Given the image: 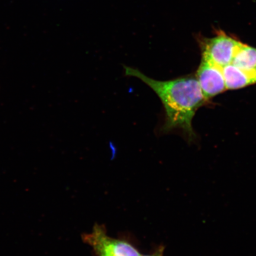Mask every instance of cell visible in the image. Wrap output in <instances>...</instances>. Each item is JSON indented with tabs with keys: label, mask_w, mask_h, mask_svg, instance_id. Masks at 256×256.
Wrapping results in <instances>:
<instances>
[{
	"label": "cell",
	"mask_w": 256,
	"mask_h": 256,
	"mask_svg": "<svg viewBox=\"0 0 256 256\" xmlns=\"http://www.w3.org/2000/svg\"><path fill=\"white\" fill-rule=\"evenodd\" d=\"M124 74L134 76L148 86L158 96L164 107V117L159 132L167 134L180 131L188 142L196 138L192 120L204 98L196 76H182L159 81L144 74L139 70L124 66Z\"/></svg>",
	"instance_id": "obj_1"
},
{
	"label": "cell",
	"mask_w": 256,
	"mask_h": 256,
	"mask_svg": "<svg viewBox=\"0 0 256 256\" xmlns=\"http://www.w3.org/2000/svg\"><path fill=\"white\" fill-rule=\"evenodd\" d=\"M82 238L90 246L96 256H142L130 242L108 236L104 226L98 224L91 232L83 234Z\"/></svg>",
	"instance_id": "obj_2"
},
{
	"label": "cell",
	"mask_w": 256,
	"mask_h": 256,
	"mask_svg": "<svg viewBox=\"0 0 256 256\" xmlns=\"http://www.w3.org/2000/svg\"><path fill=\"white\" fill-rule=\"evenodd\" d=\"M197 39L202 56V59L222 68L232 63L236 51L242 44L223 31L218 32L213 38L199 36Z\"/></svg>",
	"instance_id": "obj_3"
},
{
	"label": "cell",
	"mask_w": 256,
	"mask_h": 256,
	"mask_svg": "<svg viewBox=\"0 0 256 256\" xmlns=\"http://www.w3.org/2000/svg\"><path fill=\"white\" fill-rule=\"evenodd\" d=\"M196 76L206 100L226 90L222 68L207 60L202 59Z\"/></svg>",
	"instance_id": "obj_4"
},
{
	"label": "cell",
	"mask_w": 256,
	"mask_h": 256,
	"mask_svg": "<svg viewBox=\"0 0 256 256\" xmlns=\"http://www.w3.org/2000/svg\"><path fill=\"white\" fill-rule=\"evenodd\" d=\"M226 90H236L254 84L256 79L232 64L222 68Z\"/></svg>",
	"instance_id": "obj_5"
},
{
	"label": "cell",
	"mask_w": 256,
	"mask_h": 256,
	"mask_svg": "<svg viewBox=\"0 0 256 256\" xmlns=\"http://www.w3.org/2000/svg\"><path fill=\"white\" fill-rule=\"evenodd\" d=\"M232 64L256 79V48L242 44Z\"/></svg>",
	"instance_id": "obj_6"
},
{
	"label": "cell",
	"mask_w": 256,
	"mask_h": 256,
	"mask_svg": "<svg viewBox=\"0 0 256 256\" xmlns=\"http://www.w3.org/2000/svg\"><path fill=\"white\" fill-rule=\"evenodd\" d=\"M164 248L163 246H160L158 248L154 251L152 254L146 255H142V256H164Z\"/></svg>",
	"instance_id": "obj_7"
},
{
	"label": "cell",
	"mask_w": 256,
	"mask_h": 256,
	"mask_svg": "<svg viewBox=\"0 0 256 256\" xmlns=\"http://www.w3.org/2000/svg\"><path fill=\"white\" fill-rule=\"evenodd\" d=\"M255 76H256V73H255Z\"/></svg>",
	"instance_id": "obj_8"
}]
</instances>
